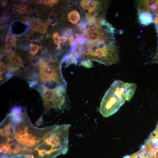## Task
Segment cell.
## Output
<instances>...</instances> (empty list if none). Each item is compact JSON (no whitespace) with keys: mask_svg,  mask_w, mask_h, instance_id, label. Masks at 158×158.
<instances>
[{"mask_svg":"<svg viewBox=\"0 0 158 158\" xmlns=\"http://www.w3.org/2000/svg\"><path fill=\"white\" fill-rule=\"evenodd\" d=\"M0 154L5 158H40L63 151V141L55 125L38 128L26 110L8 113L0 123Z\"/></svg>","mask_w":158,"mask_h":158,"instance_id":"6da1fadb","label":"cell"},{"mask_svg":"<svg viewBox=\"0 0 158 158\" xmlns=\"http://www.w3.org/2000/svg\"><path fill=\"white\" fill-rule=\"evenodd\" d=\"M84 43V45L81 43L78 54L81 61H93L107 66L119 62V54L114 37L92 43L85 40Z\"/></svg>","mask_w":158,"mask_h":158,"instance_id":"7a4b0ae2","label":"cell"},{"mask_svg":"<svg viewBox=\"0 0 158 158\" xmlns=\"http://www.w3.org/2000/svg\"><path fill=\"white\" fill-rule=\"evenodd\" d=\"M61 63L56 60H40L25 73V78L30 86L42 85L53 88L59 85L66 86L63 77Z\"/></svg>","mask_w":158,"mask_h":158,"instance_id":"3957f363","label":"cell"},{"mask_svg":"<svg viewBox=\"0 0 158 158\" xmlns=\"http://www.w3.org/2000/svg\"><path fill=\"white\" fill-rule=\"evenodd\" d=\"M65 87L59 85L50 88L42 85H37L35 86L42 97L44 112L51 109H60L65 107L66 103Z\"/></svg>","mask_w":158,"mask_h":158,"instance_id":"277c9868","label":"cell"},{"mask_svg":"<svg viewBox=\"0 0 158 158\" xmlns=\"http://www.w3.org/2000/svg\"><path fill=\"white\" fill-rule=\"evenodd\" d=\"M123 105L120 99L109 88L102 99L99 111L103 116L108 117L117 111Z\"/></svg>","mask_w":158,"mask_h":158,"instance_id":"5b68a950","label":"cell"},{"mask_svg":"<svg viewBox=\"0 0 158 158\" xmlns=\"http://www.w3.org/2000/svg\"><path fill=\"white\" fill-rule=\"evenodd\" d=\"M107 1H106L83 0L80 2L81 7L88 13L98 17H103L107 6Z\"/></svg>","mask_w":158,"mask_h":158,"instance_id":"8992f818","label":"cell"},{"mask_svg":"<svg viewBox=\"0 0 158 158\" xmlns=\"http://www.w3.org/2000/svg\"><path fill=\"white\" fill-rule=\"evenodd\" d=\"M136 2L138 11L147 12L154 16L158 13V0H138Z\"/></svg>","mask_w":158,"mask_h":158,"instance_id":"52a82bcc","label":"cell"},{"mask_svg":"<svg viewBox=\"0 0 158 158\" xmlns=\"http://www.w3.org/2000/svg\"><path fill=\"white\" fill-rule=\"evenodd\" d=\"M124 84L121 80H116L113 83L110 87L120 99L123 104L125 102Z\"/></svg>","mask_w":158,"mask_h":158,"instance_id":"ba28073f","label":"cell"},{"mask_svg":"<svg viewBox=\"0 0 158 158\" xmlns=\"http://www.w3.org/2000/svg\"><path fill=\"white\" fill-rule=\"evenodd\" d=\"M139 22L141 25L146 26L154 22L155 16L147 12L138 11Z\"/></svg>","mask_w":158,"mask_h":158,"instance_id":"9c48e42d","label":"cell"},{"mask_svg":"<svg viewBox=\"0 0 158 158\" xmlns=\"http://www.w3.org/2000/svg\"><path fill=\"white\" fill-rule=\"evenodd\" d=\"M6 58L8 63L15 67L23 68L24 66L22 59L16 53L10 52L7 53L6 54Z\"/></svg>","mask_w":158,"mask_h":158,"instance_id":"30bf717a","label":"cell"},{"mask_svg":"<svg viewBox=\"0 0 158 158\" xmlns=\"http://www.w3.org/2000/svg\"><path fill=\"white\" fill-rule=\"evenodd\" d=\"M124 87L125 99L129 102L133 97L135 92L137 85L135 83H126L124 84Z\"/></svg>","mask_w":158,"mask_h":158,"instance_id":"8fae6325","label":"cell"},{"mask_svg":"<svg viewBox=\"0 0 158 158\" xmlns=\"http://www.w3.org/2000/svg\"><path fill=\"white\" fill-rule=\"evenodd\" d=\"M80 18L78 11L73 10L69 13L67 15V19L68 21L73 24H76L79 20Z\"/></svg>","mask_w":158,"mask_h":158,"instance_id":"7c38bea8","label":"cell"},{"mask_svg":"<svg viewBox=\"0 0 158 158\" xmlns=\"http://www.w3.org/2000/svg\"><path fill=\"white\" fill-rule=\"evenodd\" d=\"M6 71L12 75H20L21 72L18 67H15L9 63H7L5 65Z\"/></svg>","mask_w":158,"mask_h":158,"instance_id":"4fadbf2b","label":"cell"},{"mask_svg":"<svg viewBox=\"0 0 158 158\" xmlns=\"http://www.w3.org/2000/svg\"><path fill=\"white\" fill-rule=\"evenodd\" d=\"M6 47L8 48L13 46H15L16 38L15 37L8 32L6 38Z\"/></svg>","mask_w":158,"mask_h":158,"instance_id":"5bb4252c","label":"cell"},{"mask_svg":"<svg viewBox=\"0 0 158 158\" xmlns=\"http://www.w3.org/2000/svg\"><path fill=\"white\" fill-rule=\"evenodd\" d=\"M51 23V20H48L42 22L37 30L42 34H45L47 32L48 27Z\"/></svg>","mask_w":158,"mask_h":158,"instance_id":"9a60e30c","label":"cell"},{"mask_svg":"<svg viewBox=\"0 0 158 158\" xmlns=\"http://www.w3.org/2000/svg\"><path fill=\"white\" fill-rule=\"evenodd\" d=\"M42 23L39 19L34 18L32 20L31 25L33 29L37 30Z\"/></svg>","mask_w":158,"mask_h":158,"instance_id":"2e32d148","label":"cell"},{"mask_svg":"<svg viewBox=\"0 0 158 158\" xmlns=\"http://www.w3.org/2000/svg\"><path fill=\"white\" fill-rule=\"evenodd\" d=\"M52 37L54 43L58 45L57 47V49H61V47L60 45V40L58 32H55L53 33L52 35Z\"/></svg>","mask_w":158,"mask_h":158,"instance_id":"e0dca14e","label":"cell"},{"mask_svg":"<svg viewBox=\"0 0 158 158\" xmlns=\"http://www.w3.org/2000/svg\"><path fill=\"white\" fill-rule=\"evenodd\" d=\"M30 53L32 55H35L39 50V46L37 44H30Z\"/></svg>","mask_w":158,"mask_h":158,"instance_id":"ac0fdd59","label":"cell"},{"mask_svg":"<svg viewBox=\"0 0 158 158\" xmlns=\"http://www.w3.org/2000/svg\"><path fill=\"white\" fill-rule=\"evenodd\" d=\"M137 158H154L153 156L145 153L141 149L137 152Z\"/></svg>","mask_w":158,"mask_h":158,"instance_id":"d6986e66","label":"cell"},{"mask_svg":"<svg viewBox=\"0 0 158 158\" xmlns=\"http://www.w3.org/2000/svg\"><path fill=\"white\" fill-rule=\"evenodd\" d=\"M16 7L18 8V10L20 12H24V11H26L27 10V7L26 4L24 3H20L16 6Z\"/></svg>","mask_w":158,"mask_h":158,"instance_id":"ffe728a7","label":"cell"},{"mask_svg":"<svg viewBox=\"0 0 158 158\" xmlns=\"http://www.w3.org/2000/svg\"><path fill=\"white\" fill-rule=\"evenodd\" d=\"M81 64L82 66L87 68H90L93 66L92 62L90 60L82 61L81 63Z\"/></svg>","mask_w":158,"mask_h":158,"instance_id":"44dd1931","label":"cell"},{"mask_svg":"<svg viewBox=\"0 0 158 158\" xmlns=\"http://www.w3.org/2000/svg\"><path fill=\"white\" fill-rule=\"evenodd\" d=\"M44 4L49 6H52L57 2V0H44L42 1Z\"/></svg>","mask_w":158,"mask_h":158,"instance_id":"7402d4cb","label":"cell"},{"mask_svg":"<svg viewBox=\"0 0 158 158\" xmlns=\"http://www.w3.org/2000/svg\"><path fill=\"white\" fill-rule=\"evenodd\" d=\"M6 71V66L4 63L2 62H0V77Z\"/></svg>","mask_w":158,"mask_h":158,"instance_id":"603a6c76","label":"cell"},{"mask_svg":"<svg viewBox=\"0 0 158 158\" xmlns=\"http://www.w3.org/2000/svg\"><path fill=\"white\" fill-rule=\"evenodd\" d=\"M151 135L158 138V123L155 129Z\"/></svg>","mask_w":158,"mask_h":158,"instance_id":"cb8c5ba5","label":"cell"},{"mask_svg":"<svg viewBox=\"0 0 158 158\" xmlns=\"http://www.w3.org/2000/svg\"><path fill=\"white\" fill-rule=\"evenodd\" d=\"M43 115L42 114L36 122L35 125L37 126H39L41 124L42 120Z\"/></svg>","mask_w":158,"mask_h":158,"instance_id":"d4e9b609","label":"cell"},{"mask_svg":"<svg viewBox=\"0 0 158 158\" xmlns=\"http://www.w3.org/2000/svg\"><path fill=\"white\" fill-rule=\"evenodd\" d=\"M60 42H66L67 40V38L64 36H59Z\"/></svg>","mask_w":158,"mask_h":158,"instance_id":"484cf974","label":"cell"},{"mask_svg":"<svg viewBox=\"0 0 158 158\" xmlns=\"http://www.w3.org/2000/svg\"><path fill=\"white\" fill-rule=\"evenodd\" d=\"M4 21V18H0V23L2 24L3 23Z\"/></svg>","mask_w":158,"mask_h":158,"instance_id":"4316f807","label":"cell"}]
</instances>
